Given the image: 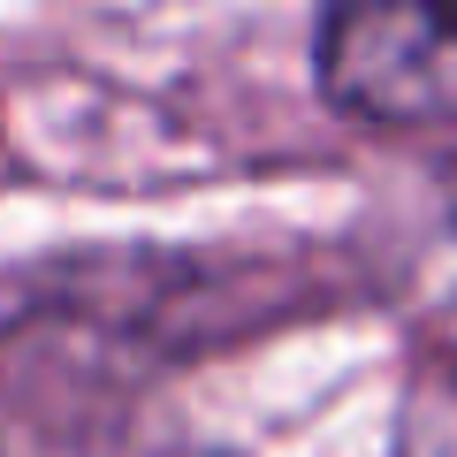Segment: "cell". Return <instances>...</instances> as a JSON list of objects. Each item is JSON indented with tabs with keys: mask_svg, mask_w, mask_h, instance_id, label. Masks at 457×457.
<instances>
[{
	"mask_svg": "<svg viewBox=\"0 0 457 457\" xmlns=\"http://www.w3.org/2000/svg\"><path fill=\"white\" fill-rule=\"evenodd\" d=\"M320 92L381 130H457V8H336Z\"/></svg>",
	"mask_w": 457,
	"mask_h": 457,
	"instance_id": "1",
	"label": "cell"
},
{
	"mask_svg": "<svg viewBox=\"0 0 457 457\" xmlns=\"http://www.w3.org/2000/svg\"><path fill=\"white\" fill-rule=\"evenodd\" d=\"M396 457H457V359L411 374L396 404Z\"/></svg>",
	"mask_w": 457,
	"mask_h": 457,
	"instance_id": "2",
	"label": "cell"
}]
</instances>
